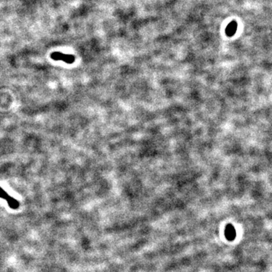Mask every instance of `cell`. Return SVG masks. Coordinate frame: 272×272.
I'll list each match as a JSON object with an SVG mask.
<instances>
[{
	"label": "cell",
	"instance_id": "6da1fadb",
	"mask_svg": "<svg viewBox=\"0 0 272 272\" xmlns=\"http://www.w3.org/2000/svg\"><path fill=\"white\" fill-rule=\"evenodd\" d=\"M0 198H3V199L6 200L9 207L11 208V209H17L20 207V203H19L18 200H15L14 197H12L10 195H8V194L5 190H3L1 187H0Z\"/></svg>",
	"mask_w": 272,
	"mask_h": 272
},
{
	"label": "cell",
	"instance_id": "3957f363",
	"mask_svg": "<svg viewBox=\"0 0 272 272\" xmlns=\"http://www.w3.org/2000/svg\"><path fill=\"white\" fill-rule=\"evenodd\" d=\"M237 23L236 22L235 20H233V21L230 22L228 25V26L226 27L225 33L227 34V36H228V37H232V36H234L236 32H237Z\"/></svg>",
	"mask_w": 272,
	"mask_h": 272
},
{
	"label": "cell",
	"instance_id": "7a4b0ae2",
	"mask_svg": "<svg viewBox=\"0 0 272 272\" xmlns=\"http://www.w3.org/2000/svg\"><path fill=\"white\" fill-rule=\"evenodd\" d=\"M51 58L54 60H63L67 64H73L75 61V57L72 54H64V53L58 52L52 53Z\"/></svg>",
	"mask_w": 272,
	"mask_h": 272
}]
</instances>
